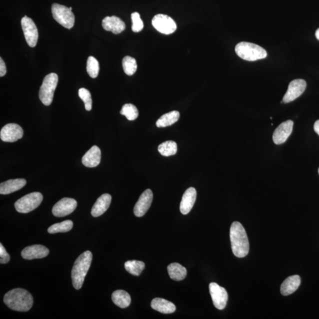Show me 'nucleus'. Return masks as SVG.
I'll return each mask as SVG.
<instances>
[{
	"label": "nucleus",
	"mask_w": 319,
	"mask_h": 319,
	"mask_svg": "<svg viewBox=\"0 0 319 319\" xmlns=\"http://www.w3.org/2000/svg\"><path fill=\"white\" fill-rule=\"evenodd\" d=\"M124 266L126 271L130 274L138 276L144 269L145 264L144 262L136 261V260H130L125 263Z\"/></svg>",
	"instance_id": "28"
},
{
	"label": "nucleus",
	"mask_w": 319,
	"mask_h": 319,
	"mask_svg": "<svg viewBox=\"0 0 319 319\" xmlns=\"http://www.w3.org/2000/svg\"><path fill=\"white\" fill-rule=\"evenodd\" d=\"M318 174H319V168H318Z\"/></svg>",
	"instance_id": "39"
},
{
	"label": "nucleus",
	"mask_w": 319,
	"mask_h": 319,
	"mask_svg": "<svg viewBox=\"0 0 319 319\" xmlns=\"http://www.w3.org/2000/svg\"><path fill=\"white\" fill-rule=\"evenodd\" d=\"M120 114L126 116L129 121H134L138 118V110L136 107L132 104H126L122 107Z\"/></svg>",
	"instance_id": "31"
},
{
	"label": "nucleus",
	"mask_w": 319,
	"mask_h": 319,
	"mask_svg": "<svg viewBox=\"0 0 319 319\" xmlns=\"http://www.w3.org/2000/svg\"><path fill=\"white\" fill-rule=\"evenodd\" d=\"M74 223L70 220L63 221L60 223L55 224L48 228V232L54 234L60 232H69L72 229Z\"/></svg>",
	"instance_id": "29"
},
{
	"label": "nucleus",
	"mask_w": 319,
	"mask_h": 319,
	"mask_svg": "<svg viewBox=\"0 0 319 319\" xmlns=\"http://www.w3.org/2000/svg\"><path fill=\"white\" fill-rule=\"evenodd\" d=\"M301 283L300 276H292L286 278L281 286L280 292L282 296H288L294 294L298 289Z\"/></svg>",
	"instance_id": "22"
},
{
	"label": "nucleus",
	"mask_w": 319,
	"mask_h": 319,
	"mask_svg": "<svg viewBox=\"0 0 319 319\" xmlns=\"http://www.w3.org/2000/svg\"><path fill=\"white\" fill-rule=\"evenodd\" d=\"M112 197L110 194H105L100 196L97 200L91 210V214L94 217H98L102 216L108 210Z\"/></svg>",
	"instance_id": "20"
},
{
	"label": "nucleus",
	"mask_w": 319,
	"mask_h": 319,
	"mask_svg": "<svg viewBox=\"0 0 319 319\" xmlns=\"http://www.w3.org/2000/svg\"><path fill=\"white\" fill-rule=\"evenodd\" d=\"M78 94H79L80 98L83 100L86 110L90 112L92 107V96H91L90 91L82 88L79 90Z\"/></svg>",
	"instance_id": "33"
},
{
	"label": "nucleus",
	"mask_w": 319,
	"mask_h": 319,
	"mask_svg": "<svg viewBox=\"0 0 319 319\" xmlns=\"http://www.w3.org/2000/svg\"><path fill=\"white\" fill-rule=\"evenodd\" d=\"M76 207V200L74 198H64L54 205L52 213L54 216L64 217L72 213Z\"/></svg>",
	"instance_id": "11"
},
{
	"label": "nucleus",
	"mask_w": 319,
	"mask_h": 319,
	"mask_svg": "<svg viewBox=\"0 0 319 319\" xmlns=\"http://www.w3.org/2000/svg\"><path fill=\"white\" fill-rule=\"evenodd\" d=\"M0 263L2 264L8 263L10 260V256L8 252L4 246H2V244H0Z\"/></svg>",
	"instance_id": "35"
},
{
	"label": "nucleus",
	"mask_w": 319,
	"mask_h": 319,
	"mask_svg": "<svg viewBox=\"0 0 319 319\" xmlns=\"http://www.w3.org/2000/svg\"><path fill=\"white\" fill-rule=\"evenodd\" d=\"M294 123L292 120L283 122L276 128L273 134L272 140L276 144H282L291 135Z\"/></svg>",
	"instance_id": "15"
},
{
	"label": "nucleus",
	"mask_w": 319,
	"mask_h": 319,
	"mask_svg": "<svg viewBox=\"0 0 319 319\" xmlns=\"http://www.w3.org/2000/svg\"><path fill=\"white\" fill-rule=\"evenodd\" d=\"M43 200V195L39 192L25 195L16 202L14 204L16 210L19 213L28 214L36 209Z\"/></svg>",
	"instance_id": "6"
},
{
	"label": "nucleus",
	"mask_w": 319,
	"mask_h": 319,
	"mask_svg": "<svg viewBox=\"0 0 319 319\" xmlns=\"http://www.w3.org/2000/svg\"><path fill=\"white\" fill-rule=\"evenodd\" d=\"M92 261V254L90 250H86L78 256L72 270V280L74 288L80 290L82 288Z\"/></svg>",
	"instance_id": "3"
},
{
	"label": "nucleus",
	"mask_w": 319,
	"mask_h": 319,
	"mask_svg": "<svg viewBox=\"0 0 319 319\" xmlns=\"http://www.w3.org/2000/svg\"><path fill=\"white\" fill-rule=\"evenodd\" d=\"M306 86V82L304 80L298 79L292 81L289 84L287 92L283 97V102L288 103L297 99L304 92Z\"/></svg>",
	"instance_id": "13"
},
{
	"label": "nucleus",
	"mask_w": 319,
	"mask_h": 319,
	"mask_svg": "<svg viewBox=\"0 0 319 319\" xmlns=\"http://www.w3.org/2000/svg\"><path fill=\"white\" fill-rule=\"evenodd\" d=\"M102 24L106 30L112 32L115 34H121L126 28L124 22L116 16H107L103 19Z\"/></svg>",
	"instance_id": "17"
},
{
	"label": "nucleus",
	"mask_w": 319,
	"mask_h": 319,
	"mask_svg": "<svg viewBox=\"0 0 319 319\" xmlns=\"http://www.w3.org/2000/svg\"><path fill=\"white\" fill-rule=\"evenodd\" d=\"M58 83V76L56 74L51 73L44 77L39 90V99L44 106H50L53 102Z\"/></svg>",
	"instance_id": "5"
},
{
	"label": "nucleus",
	"mask_w": 319,
	"mask_h": 319,
	"mask_svg": "<svg viewBox=\"0 0 319 319\" xmlns=\"http://www.w3.org/2000/svg\"><path fill=\"white\" fill-rule=\"evenodd\" d=\"M21 24L26 42L29 46L34 48L36 46L38 38V30L34 22L30 18L25 16L22 19Z\"/></svg>",
	"instance_id": "9"
},
{
	"label": "nucleus",
	"mask_w": 319,
	"mask_h": 319,
	"mask_svg": "<svg viewBox=\"0 0 319 319\" xmlns=\"http://www.w3.org/2000/svg\"><path fill=\"white\" fill-rule=\"evenodd\" d=\"M26 180L24 178L11 179L0 184V194H8L20 190L25 186Z\"/></svg>",
	"instance_id": "21"
},
{
	"label": "nucleus",
	"mask_w": 319,
	"mask_h": 319,
	"mask_svg": "<svg viewBox=\"0 0 319 319\" xmlns=\"http://www.w3.org/2000/svg\"><path fill=\"white\" fill-rule=\"evenodd\" d=\"M152 24L160 32L164 34H170L176 30L177 25L175 22L169 16L159 14L154 16L152 20Z\"/></svg>",
	"instance_id": "8"
},
{
	"label": "nucleus",
	"mask_w": 319,
	"mask_h": 319,
	"mask_svg": "<svg viewBox=\"0 0 319 319\" xmlns=\"http://www.w3.org/2000/svg\"><path fill=\"white\" fill-rule=\"evenodd\" d=\"M168 271L170 278L175 281H182L187 276V270L180 264L172 263L168 266Z\"/></svg>",
	"instance_id": "24"
},
{
	"label": "nucleus",
	"mask_w": 319,
	"mask_h": 319,
	"mask_svg": "<svg viewBox=\"0 0 319 319\" xmlns=\"http://www.w3.org/2000/svg\"><path fill=\"white\" fill-rule=\"evenodd\" d=\"M50 254V250L42 245H34L26 247L22 252V256L25 260L43 258Z\"/></svg>",
	"instance_id": "16"
},
{
	"label": "nucleus",
	"mask_w": 319,
	"mask_h": 319,
	"mask_svg": "<svg viewBox=\"0 0 319 319\" xmlns=\"http://www.w3.org/2000/svg\"><path fill=\"white\" fill-rule=\"evenodd\" d=\"M314 130L316 132L319 136V120L316 122L314 125Z\"/></svg>",
	"instance_id": "37"
},
{
	"label": "nucleus",
	"mask_w": 319,
	"mask_h": 319,
	"mask_svg": "<svg viewBox=\"0 0 319 319\" xmlns=\"http://www.w3.org/2000/svg\"><path fill=\"white\" fill-rule=\"evenodd\" d=\"M230 240L234 254L238 258L248 255L250 244L246 231L238 222H234L230 228Z\"/></svg>",
	"instance_id": "1"
},
{
	"label": "nucleus",
	"mask_w": 319,
	"mask_h": 319,
	"mask_svg": "<svg viewBox=\"0 0 319 319\" xmlns=\"http://www.w3.org/2000/svg\"><path fill=\"white\" fill-rule=\"evenodd\" d=\"M122 67L124 72L128 76L134 74L138 69V64L134 58L126 56L122 60Z\"/></svg>",
	"instance_id": "30"
},
{
	"label": "nucleus",
	"mask_w": 319,
	"mask_h": 319,
	"mask_svg": "<svg viewBox=\"0 0 319 319\" xmlns=\"http://www.w3.org/2000/svg\"><path fill=\"white\" fill-rule=\"evenodd\" d=\"M4 302L12 310L28 312L34 304V298L26 290L15 288L6 292L4 297Z\"/></svg>",
	"instance_id": "2"
},
{
	"label": "nucleus",
	"mask_w": 319,
	"mask_h": 319,
	"mask_svg": "<svg viewBox=\"0 0 319 319\" xmlns=\"http://www.w3.org/2000/svg\"><path fill=\"white\" fill-rule=\"evenodd\" d=\"M86 70L90 77L92 78H96L98 76L100 64L96 58L93 56L88 58Z\"/></svg>",
	"instance_id": "32"
},
{
	"label": "nucleus",
	"mask_w": 319,
	"mask_h": 319,
	"mask_svg": "<svg viewBox=\"0 0 319 319\" xmlns=\"http://www.w3.org/2000/svg\"><path fill=\"white\" fill-rule=\"evenodd\" d=\"M210 292L214 307L219 310H223L226 307L228 299L226 290L220 287L216 282H211L210 284Z\"/></svg>",
	"instance_id": "10"
},
{
	"label": "nucleus",
	"mask_w": 319,
	"mask_h": 319,
	"mask_svg": "<svg viewBox=\"0 0 319 319\" xmlns=\"http://www.w3.org/2000/svg\"><path fill=\"white\" fill-rule=\"evenodd\" d=\"M197 192L194 188H188L185 191L180 204V210L183 214L190 212L196 200Z\"/></svg>",
	"instance_id": "18"
},
{
	"label": "nucleus",
	"mask_w": 319,
	"mask_h": 319,
	"mask_svg": "<svg viewBox=\"0 0 319 319\" xmlns=\"http://www.w3.org/2000/svg\"><path fill=\"white\" fill-rule=\"evenodd\" d=\"M238 56L247 61H256L266 58L268 53L260 46L249 42H240L236 46Z\"/></svg>",
	"instance_id": "4"
},
{
	"label": "nucleus",
	"mask_w": 319,
	"mask_h": 319,
	"mask_svg": "<svg viewBox=\"0 0 319 319\" xmlns=\"http://www.w3.org/2000/svg\"><path fill=\"white\" fill-rule=\"evenodd\" d=\"M24 136V130L17 124H8L3 126L0 132V138L2 142H17Z\"/></svg>",
	"instance_id": "12"
},
{
	"label": "nucleus",
	"mask_w": 319,
	"mask_h": 319,
	"mask_svg": "<svg viewBox=\"0 0 319 319\" xmlns=\"http://www.w3.org/2000/svg\"><path fill=\"white\" fill-rule=\"evenodd\" d=\"M180 113L177 110L165 114L156 122V126L159 128L170 126L178 121Z\"/></svg>",
	"instance_id": "26"
},
{
	"label": "nucleus",
	"mask_w": 319,
	"mask_h": 319,
	"mask_svg": "<svg viewBox=\"0 0 319 319\" xmlns=\"http://www.w3.org/2000/svg\"><path fill=\"white\" fill-rule=\"evenodd\" d=\"M316 37L319 40V28L318 29L316 32Z\"/></svg>",
	"instance_id": "38"
},
{
	"label": "nucleus",
	"mask_w": 319,
	"mask_h": 319,
	"mask_svg": "<svg viewBox=\"0 0 319 319\" xmlns=\"http://www.w3.org/2000/svg\"><path fill=\"white\" fill-rule=\"evenodd\" d=\"M112 300L117 306L124 308H128L131 304L132 299L128 292L118 290L113 292Z\"/></svg>",
	"instance_id": "25"
},
{
	"label": "nucleus",
	"mask_w": 319,
	"mask_h": 319,
	"mask_svg": "<svg viewBox=\"0 0 319 319\" xmlns=\"http://www.w3.org/2000/svg\"><path fill=\"white\" fill-rule=\"evenodd\" d=\"M151 307L164 314H171L176 310V306L172 302L162 298H154L152 301Z\"/></svg>",
	"instance_id": "23"
},
{
	"label": "nucleus",
	"mask_w": 319,
	"mask_h": 319,
	"mask_svg": "<svg viewBox=\"0 0 319 319\" xmlns=\"http://www.w3.org/2000/svg\"><path fill=\"white\" fill-rule=\"evenodd\" d=\"M158 151L162 156L168 157L176 154L178 145L174 141H166L158 146Z\"/></svg>",
	"instance_id": "27"
},
{
	"label": "nucleus",
	"mask_w": 319,
	"mask_h": 319,
	"mask_svg": "<svg viewBox=\"0 0 319 319\" xmlns=\"http://www.w3.org/2000/svg\"><path fill=\"white\" fill-rule=\"evenodd\" d=\"M6 72V64L2 58H0V76L2 77L5 76Z\"/></svg>",
	"instance_id": "36"
},
{
	"label": "nucleus",
	"mask_w": 319,
	"mask_h": 319,
	"mask_svg": "<svg viewBox=\"0 0 319 319\" xmlns=\"http://www.w3.org/2000/svg\"><path fill=\"white\" fill-rule=\"evenodd\" d=\"M152 198L154 194L150 190H147L143 192L134 208V214L136 217L144 216L151 206Z\"/></svg>",
	"instance_id": "14"
},
{
	"label": "nucleus",
	"mask_w": 319,
	"mask_h": 319,
	"mask_svg": "<svg viewBox=\"0 0 319 319\" xmlns=\"http://www.w3.org/2000/svg\"><path fill=\"white\" fill-rule=\"evenodd\" d=\"M132 30L136 32H141L144 28V24L140 18V15L138 12H134L132 14Z\"/></svg>",
	"instance_id": "34"
},
{
	"label": "nucleus",
	"mask_w": 319,
	"mask_h": 319,
	"mask_svg": "<svg viewBox=\"0 0 319 319\" xmlns=\"http://www.w3.org/2000/svg\"><path fill=\"white\" fill-rule=\"evenodd\" d=\"M52 12L55 20L63 27L68 29L74 27V16L70 8L55 3L52 6Z\"/></svg>",
	"instance_id": "7"
},
{
	"label": "nucleus",
	"mask_w": 319,
	"mask_h": 319,
	"mask_svg": "<svg viewBox=\"0 0 319 319\" xmlns=\"http://www.w3.org/2000/svg\"><path fill=\"white\" fill-rule=\"evenodd\" d=\"M102 159V152L96 146H94L83 156L82 164L86 167L92 168L98 166Z\"/></svg>",
	"instance_id": "19"
}]
</instances>
